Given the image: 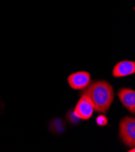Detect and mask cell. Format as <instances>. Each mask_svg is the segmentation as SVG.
Masks as SVG:
<instances>
[{"instance_id": "6da1fadb", "label": "cell", "mask_w": 135, "mask_h": 152, "mask_svg": "<svg viewBox=\"0 0 135 152\" xmlns=\"http://www.w3.org/2000/svg\"><path fill=\"white\" fill-rule=\"evenodd\" d=\"M81 92L92 101L96 112L106 114L114 99V91L112 85L104 81H96L90 84Z\"/></svg>"}, {"instance_id": "7a4b0ae2", "label": "cell", "mask_w": 135, "mask_h": 152, "mask_svg": "<svg viewBox=\"0 0 135 152\" xmlns=\"http://www.w3.org/2000/svg\"><path fill=\"white\" fill-rule=\"evenodd\" d=\"M119 136L123 143L128 147L135 146V119L125 116L119 123Z\"/></svg>"}, {"instance_id": "3957f363", "label": "cell", "mask_w": 135, "mask_h": 152, "mask_svg": "<svg viewBox=\"0 0 135 152\" xmlns=\"http://www.w3.org/2000/svg\"><path fill=\"white\" fill-rule=\"evenodd\" d=\"M93 104L87 95H81L74 110V115L78 118L88 120L93 113Z\"/></svg>"}, {"instance_id": "277c9868", "label": "cell", "mask_w": 135, "mask_h": 152, "mask_svg": "<svg viewBox=\"0 0 135 152\" xmlns=\"http://www.w3.org/2000/svg\"><path fill=\"white\" fill-rule=\"evenodd\" d=\"M67 81L72 89L82 90L90 83V74L85 71L73 73L68 77Z\"/></svg>"}, {"instance_id": "5b68a950", "label": "cell", "mask_w": 135, "mask_h": 152, "mask_svg": "<svg viewBox=\"0 0 135 152\" xmlns=\"http://www.w3.org/2000/svg\"><path fill=\"white\" fill-rule=\"evenodd\" d=\"M135 73V62L131 60H123L114 66L112 75L115 78H121Z\"/></svg>"}, {"instance_id": "8992f818", "label": "cell", "mask_w": 135, "mask_h": 152, "mask_svg": "<svg viewBox=\"0 0 135 152\" xmlns=\"http://www.w3.org/2000/svg\"><path fill=\"white\" fill-rule=\"evenodd\" d=\"M118 97L124 107L133 115L135 113V91L129 88H121L118 91Z\"/></svg>"}, {"instance_id": "52a82bcc", "label": "cell", "mask_w": 135, "mask_h": 152, "mask_svg": "<svg viewBox=\"0 0 135 152\" xmlns=\"http://www.w3.org/2000/svg\"><path fill=\"white\" fill-rule=\"evenodd\" d=\"M96 122L98 126L100 127L105 126L108 123V119L105 115H100L96 118Z\"/></svg>"}, {"instance_id": "ba28073f", "label": "cell", "mask_w": 135, "mask_h": 152, "mask_svg": "<svg viewBox=\"0 0 135 152\" xmlns=\"http://www.w3.org/2000/svg\"><path fill=\"white\" fill-rule=\"evenodd\" d=\"M134 150H135V149H134V147H133V148L132 149V150H129L128 151H134Z\"/></svg>"}]
</instances>
